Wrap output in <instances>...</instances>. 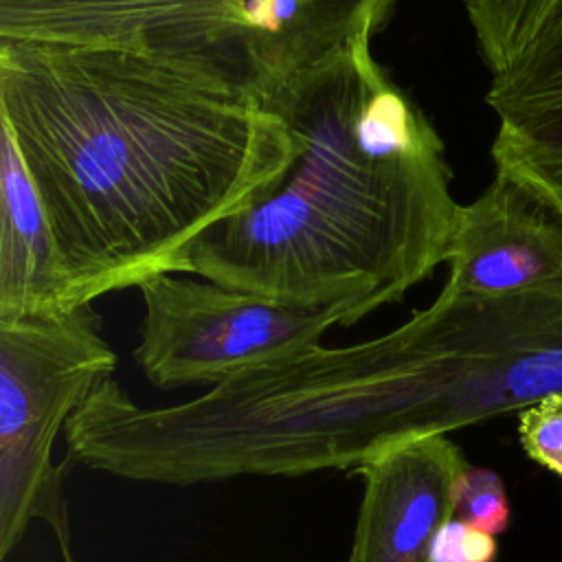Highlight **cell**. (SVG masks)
Returning a JSON list of instances; mask_svg holds the SVG:
<instances>
[{"instance_id": "cell-1", "label": "cell", "mask_w": 562, "mask_h": 562, "mask_svg": "<svg viewBox=\"0 0 562 562\" xmlns=\"http://www.w3.org/2000/svg\"><path fill=\"white\" fill-rule=\"evenodd\" d=\"M0 121L75 305L193 272L191 248L292 162L285 121L145 53L0 37Z\"/></svg>"}, {"instance_id": "cell-2", "label": "cell", "mask_w": 562, "mask_h": 562, "mask_svg": "<svg viewBox=\"0 0 562 562\" xmlns=\"http://www.w3.org/2000/svg\"><path fill=\"white\" fill-rule=\"evenodd\" d=\"M371 33L307 72L274 110L294 156L248 206L204 231L193 274L349 327L446 263L459 206L446 145L373 57Z\"/></svg>"}, {"instance_id": "cell-3", "label": "cell", "mask_w": 562, "mask_h": 562, "mask_svg": "<svg viewBox=\"0 0 562 562\" xmlns=\"http://www.w3.org/2000/svg\"><path fill=\"white\" fill-rule=\"evenodd\" d=\"M116 369L92 303L50 316L0 321V560L46 520L68 555L61 481L70 459L53 461L57 435Z\"/></svg>"}, {"instance_id": "cell-4", "label": "cell", "mask_w": 562, "mask_h": 562, "mask_svg": "<svg viewBox=\"0 0 562 562\" xmlns=\"http://www.w3.org/2000/svg\"><path fill=\"white\" fill-rule=\"evenodd\" d=\"M143 323L134 360L158 389L217 386L292 358L345 323V310H307L255 292L160 274L140 285Z\"/></svg>"}, {"instance_id": "cell-5", "label": "cell", "mask_w": 562, "mask_h": 562, "mask_svg": "<svg viewBox=\"0 0 562 562\" xmlns=\"http://www.w3.org/2000/svg\"><path fill=\"white\" fill-rule=\"evenodd\" d=\"M468 465L448 435L400 443L358 465L362 501L349 562H430L435 536L454 518Z\"/></svg>"}, {"instance_id": "cell-6", "label": "cell", "mask_w": 562, "mask_h": 562, "mask_svg": "<svg viewBox=\"0 0 562 562\" xmlns=\"http://www.w3.org/2000/svg\"><path fill=\"white\" fill-rule=\"evenodd\" d=\"M446 288L501 296L562 283V217L520 184L494 176L461 204L448 248Z\"/></svg>"}, {"instance_id": "cell-7", "label": "cell", "mask_w": 562, "mask_h": 562, "mask_svg": "<svg viewBox=\"0 0 562 562\" xmlns=\"http://www.w3.org/2000/svg\"><path fill=\"white\" fill-rule=\"evenodd\" d=\"M40 193L7 130L0 140V321L75 310Z\"/></svg>"}, {"instance_id": "cell-8", "label": "cell", "mask_w": 562, "mask_h": 562, "mask_svg": "<svg viewBox=\"0 0 562 562\" xmlns=\"http://www.w3.org/2000/svg\"><path fill=\"white\" fill-rule=\"evenodd\" d=\"M492 160L562 217V83L498 116Z\"/></svg>"}, {"instance_id": "cell-9", "label": "cell", "mask_w": 562, "mask_h": 562, "mask_svg": "<svg viewBox=\"0 0 562 562\" xmlns=\"http://www.w3.org/2000/svg\"><path fill=\"white\" fill-rule=\"evenodd\" d=\"M562 83V0L525 48L492 75L485 103L501 116Z\"/></svg>"}, {"instance_id": "cell-10", "label": "cell", "mask_w": 562, "mask_h": 562, "mask_svg": "<svg viewBox=\"0 0 562 562\" xmlns=\"http://www.w3.org/2000/svg\"><path fill=\"white\" fill-rule=\"evenodd\" d=\"M560 0H463L479 50L494 72L503 70L536 35Z\"/></svg>"}, {"instance_id": "cell-11", "label": "cell", "mask_w": 562, "mask_h": 562, "mask_svg": "<svg viewBox=\"0 0 562 562\" xmlns=\"http://www.w3.org/2000/svg\"><path fill=\"white\" fill-rule=\"evenodd\" d=\"M454 518L492 536L503 533L512 520V505L501 474L468 465L457 483Z\"/></svg>"}, {"instance_id": "cell-12", "label": "cell", "mask_w": 562, "mask_h": 562, "mask_svg": "<svg viewBox=\"0 0 562 562\" xmlns=\"http://www.w3.org/2000/svg\"><path fill=\"white\" fill-rule=\"evenodd\" d=\"M525 454L562 479V395L542 400L518 415Z\"/></svg>"}, {"instance_id": "cell-13", "label": "cell", "mask_w": 562, "mask_h": 562, "mask_svg": "<svg viewBox=\"0 0 562 562\" xmlns=\"http://www.w3.org/2000/svg\"><path fill=\"white\" fill-rule=\"evenodd\" d=\"M496 536L463 520H448L432 540L430 562H496Z\"/></svg>"}]
</instances>
